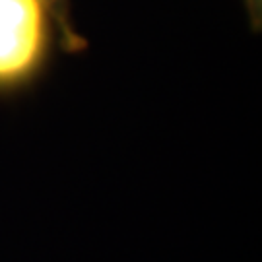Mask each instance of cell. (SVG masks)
Wrapping results in <instances>:
<instances>
[{
  "label": "cell",
  "mask_w": 262,
  "mask_h": 262,
  "mask_svg": "<svg viewBox=\"0 0 262 262\" xmlns=\"http://www.w3.org/2000/svg\"><path fill=\"white\" fill-rule=\"evenodd\" d=\"M56 37L49 0H0V92L29 84Z\"/></svg>",
  "instance_id": "obj_1"
},
{
  "label": "cell",
  "mask_w": 262,
  "mask_h": 262,
  "mask_svg": "<svg viewBox=\"0 0 262 262\" xmlns=\"http://www.w3.org/2000/svg\"><path fill=\"white\" fill-rule=\"evenodd\" d=\"M49 4H51L53 16H55L56 37L60 41L62 49L70 51V53L82 51L85 47V41L72 28V21H70V0H49Z\"/></svg>",
  "instance_id": "obj_2"
},
{
  "label": "cell",
  "mask_w": 262,
  "mask_h": 262,
  "mask_svg": "<svg viewBox=\"0 0 262 262\" xmlns=\"http://www.w3.org/2000/svg\"><path fill=\"white\" fill-rule=\"evenodd\" d=\"M245 6H247V12L251 16V21H253V28H260V19H262V0H245Z\"/></svg>",
  "instance_id": "obj_3"
}]
</instances>
